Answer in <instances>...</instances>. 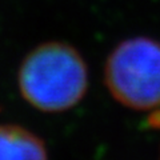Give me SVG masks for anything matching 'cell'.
<instances>
[{
    "instance_id": "obj_4",
    "label": "cell",
    "mask_w": 160,
    "mask_h": 160,
    "mask_svg": "<svg viewBox=\"0 0 160 160\" xmlns=\"http://www.w3.org/2000/svg\"><path fill=\"white\" fill-rule=\"evenodd\" d=\"M159 160H160V156H159Z\"/></svg>"
},
{
    "instance_id": "obj_2",
    "label": "cell",
    "mask_w": 160,
    "mask_h": 160,
    "mask_svg": "<svg viewBox=\"0 0 160 160\" xmlns=\"http://www.w3.org/2000/svg\"><path fill=\"white\" fill-rule=\"evenodd\" d=\"M104 84L126 108L151 111L160 107V42L138 35L118 43L106 59Z\"/></svg>"
},
{
    "instance_id": "obj_3",
    "label": "cell",
    "mask_w": 160,
    "mask_h": 160,
    "mask_svg": "<svg viewBox=\"0 0 160 160\" xmlns=\"http://www.w3.org/2000/svg\"><path fill=\"white\" fill-rule=\"evenodd\" d=\"M0 160H48L47 147L27 128L0 124Z\"/></svg>"
},
{
    "instance_id": "obj_1",
    "label": "cell",
    "mask_w": 160,
    "mask_h": 160,
    "mask_svg": "<svg viewBox=\"0 0 160 160\" xmlns=\"http://www.w3.org/2000/svg\"><path fill=\"white\" fill-rule=\"evenodd\" d=\"M18 84L24 100L48 113L76 107L88 89V67L83 55L66 42L39 44L23 59Z\"/></svg>"
}]
</instances>
